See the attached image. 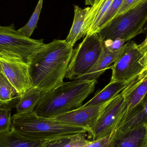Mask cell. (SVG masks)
Returning <instances> with one entry per match:
<instances>
[{
    "label": "cell",
    "instance_id": "3957f363",
    "mask_svg": "<svg viewBox=\"0 0 147 147\" xmlns=\"http://www.w3.org/2000/svg\"><path fill=\"white\" fill-rule=\"evenodd\" d=\"M11 129L32 140H49L88 133L85 129L53 119L38 116L34 112L17 113L11 117Z\"/></svg>",
    "mask_w": 147,
    "mask_h": 147
},
{
    "label": "cell",
    "instance_id": "5b68a950",
    "mask_svg": "<svg viewBox=\"0 0 147 147\" xmlns=\"http://www.w3.org/2000/svg\"><path fill=\"white\" fill-rule=\"evenodd\" d=\"M147 77V73L144 72L136 77L119 94L109 101L89 133L93 140L112 134L127 112L128 100L131 93Z\"/></svg>",
    "mask_w": 147,
    "mask_h": 147
},
{
    "label": "cell",
    "instance_id": "603a6c76",
    "mask_svg": "<svg viewBox=\"0 0 147 147\" xmlns=\"http://www.w3.org/2000/svg\"><path fill=\"white\" fill-rule=\"evenodd\" d=\"M143 1V0H123L121 5L112 19L114 17L123 14L129 9L136 7Z\"/></svg>",
    "mask_w": 147,
    "mask_h": 147
},
{
    "label": "cell",
    "instance_id": "30bf717a",
    "mask_svg": "<svg viewBox=\"0 0 147 147\" xmlns=\"http://www.w3.org/2000/svg\"><path fill=\"white\" fill-rule=\"evenodd\" d=\"M108 102L100 105L80 107L70 112L52 119L66 124L85 129L89 134Z\"/></svg>",
    "mask_w": 147,
    "mask_h": 147
},
{
    "label": "cell",
    "instance_id": "8fae6325",
    "mask_svg": "<svg viewBox=\"0 0 147 147\" xmlns=\"http://www.w3.org/2000/svg\"><path fill=\"white\" fill-rule=\"evenodd\" d=\"M110 147H146L147 124L121 133H112Z\"/></svg>",
    "mask_w": 147,
    "mask_h": 147
},
{
    "label": "cell",
    "instance_id": "cb8c5ba5",
    "mask_svg": "<svg viewBox=\"0 0 147 147\" xmlns=\"http://www.w3.org/2000/svg\"><path fill=\"white\" fill-rule=\"evenodd\" d=\"M111 135L94 140L90 141L86 147H110L111 144Z\"/></svg>",
    "mask_w": 147,
    "mask_h": 147
},
{
    "label": "cell",
    "instance_id": "5bb4252c",
    "mask_svg": "<svg viewBox=\"0 0 147 147\" xmlns=\"http://www.w3.org/2000/svg\"><path fill=\"white\" fill-rule=\"evenodd\" d=\"M130 81L110 82L102 90L96 93L91 100L82 105V107L100 105L107 102L119 94Z\"/></svg>",
    "mask_w": 147,
    "mask_h": 147
},
{
    "label": "cell",
    "instance_id": "7c38bea8",
    "mask_svg": "<svg viewBox=\"0 0 147 147\" xmlns=\"http://www.w3.org/2000/svg\"><path fill=\"white\" fill-rule=\"evenodd\" d=\"M113 1L98 0L90 7L85 20L84 36L98 32L101 21L109 9Z\"/></svg>",
    "mask_w": 147,
    "mask_h": 147
},
{
    "label": "cell",
    "instance_id": "4316f807",
    "mask_svg": "<svg viewBox=\"0 0 147 147\" xmlns=\"http://www.w3.org/2000/svg\"><path fill=\"white\" fill-rule=\"evenodd\" d=\"M146 147H147V144H146Z\"/></svg>",
    "mask_w": 147,
    "mask_h": 147
},
{
    "label": "cell",
    "instance_id": "9c48e42d",
    "mask_svg": "<svg viewBox=\"0 0 147 147\" xmlns=\"http://www.w3.org/2000/svg\"><path fill=\"white\" fill-rule=\"evenodd\" d=\"M0 68L20 97L32 87L28 64L19 56L0 53Z\"/></svg>",
    "mask_w": 147,
    "mask_h": 147
},
{
    "label": "cell",
    "instance_id": "7402d4cb",
    "mask_svg": "<svg viewBox=\"0 0 147 147\" xmlns=\"http://www.w3.org/2000/svg\"><path fill=\"white\" fill-rule=\"evenodd\" d=\"M86 138V133L74 136L63 147H85L90 142Z\"/></svg>",
    "mask_w": 147,
    "mask_h": 147
},
{
    "label": "cell",
    "instance_id": "d6986e66",
    "mask_svg": "<svg viewBox=\"0 0 147 147\" xmlns=\"http://www.w3.org/2000/svg\"><path fill=\"white\" fill-rule=\"evenodd\" d=\"M43 3V0H39L35 9L28 23L23 27L17 30L22 35L26 38H30L34 29L37 27V23L42 9Z\"/></svg>",
    "mask_w": 147,
    "mask_h": 147
},
{
    "label": "cell",
    "instance_id": "9a60e30c",
    "mask_svg": "<svg viewBox=\"0 0 147 147\" xmlns=\"http://www.w3.org/2000/svg\"><path fill=\"white\" fill-rule=\"evenodd\" d=\"M47 141L28 139L12 129L0 134V147H40Z\"/></svg>",
    "mask_w": 147,
    "mask_h": 147
},
{
    "label": "cell",
    "instance_id": "7a4b0ae2",
    "mask_svg": "<svg viewBox=\"0 0 147 147\" xmlns=\"http://www.w3.org/2000/svg\"><path fill=\"white\" fill-rule=\"evenodd\" d=\"M97 80L78 79L63 84L46 92L34 109L41 117L52 118L77 109L94 92Z\"/></svg>",
    "mask_w": 147,
    "mask_h": 147
},
{
    "label": "cell",
    "instance_id": "2e32d148",
    "mask_svg": "<svg viewBox=\"0 0 147 147\" xmlns=\"http://www.w3.org/2000/svg\"><path fill=\"white\" fill-rule=\"evenodd\" d=\"M74 16L73 24L69 33L65 40L66 42L74 47L77 41L84 37V24L86 17L90 7L83 9L78 5L74 6Z\"/></svg>",
    "mask_w": 147,
    "mask_h": 147
},
{
    "label": "cell",
    "instance_id": "44dd1931",
    "mask_svg": "<svg viewBox=\"0 0 147 147\" xmlns=\"http://www.w3.org/2000/svg\"><path fill=\"white\" fill-rule=\"evenodd\" d=\"M123 1V0H114L109 9L101 21L99 30L103 27L104 26L114 17V16L120 8V6L121 5Z\"/></svg>",
    "mask_w": 147,
    "mask_h": 147
},
{
    "label": "cell",
    "instance_id": "83f0119b",
    "mask_svg": "<svg viewBox=\"0 0 147 147\" xmlns=\"http://www.w3.org/2000/svg\"><path fill=\"white\" fill-rule=\"evenodd\" d=\"M98 1V0H97L96 1ZM96 2H95V3H96Z\"/></svg>",
    "mask_w": 147,
    "mask_h": 147
},
{
    "label": "cell",
    "instance_id": "f1b7e54d",
    "mask_svg": "<svg viewBox=\"0 0 147 147\" xmlns=\"http://www.w3.org/2000/svg\"></svg>",
    "mask_w": 147,
    "mask_h": 147
},
{
    "label": "cell",
    "instance_id": "ba28073f",
    "mask_svg": "<svg viewBox=\"0 0 147 147\" xmlns=\"http://www.w3.org/2000/svg\"><path fill=\"white\" fill-rule=\"evenodd\" d=\"M44 44L42 39H33L22 35L13 23L0 26V53L17 55L28 63L33 53Z\"/></svg>",
    "mask_w": 147,
    "mask_h": 147
},
{
    "label": "cell",
    "instance_id": "ac0fdd59",
    "mask_svg": "<svg viewBox=\"0 0 147 147\" xmlns=\"http://www.w3.org/2000/svg\"><path fill=\"white\" fill-rule=\"evenodd\" d=\"M46 92L32 87L21 97L16 106L17 113L32 112L36 105Z\"/></svg>",
    "mask_w": 147,
    "mask_h": 147
},
{
    "label": "cell",
    "instance_id": "e0dca14e",
    "mask_svg": "<svg viewBox=\"0 0 147 147\" xmlns=\"http://www.w3.org/2000/svg\"><path fill=\"white\" fill-rule=\"evenodd\" d=\"M20 98L19 93L0 68V107L16 108Z\"/></svg>",
    "mask_w": 147,
    "mask_h": 147
},
{
    "label": "cell",
    "instance_id": "ffe728a7",
    "mask_svg": "<svg viewBox=\"0 0 147 147\" xmlns=\"http://www.w3.org/2000/svg\"><path fill=\"white\" fill-rule=\"evenodd\" d=\"M11 108L0 107V134L11 130Z\"/></svg>",
    "mask_w": 147,
    "mask_h": 147
},
{
    "label": "cell",
    "instance_id": "484cf974",
    "mask_svg": "<svg viewBox=\"0 0 147 147\" xmlns=\"http://www.w3.org/2000/svg\"><path fill=\"white\" fill-rule=\"evenodd\" d=\"M97 0H85L86 5H91L92 6Z\"/></svg>",
    "mask_w": 147,
    "mask_h": 147
},
{
    "label": "cell",
    "instance_id": "d4e9b609",
    "mask_svg": "<svg viewBox=\"0 0 147 147\" xmlns=\"http://www.w3.org/2000/svg\"><path fill=\"white\" fill-rule=\"evenodd\" d=\"M71 137L72 136L49 140L46 142L40 147H63L70 140Z\"/></svg>",
    "mask_w": 147,
    "mask_h": 147
},
{
    "label": "cell",
    "instance_id": "8992f818",
    "mask_svg": "<svg viewBox=\"0 0 147 147\" xmlns=\"http://www.w3.org/2000/svg\"><path fill=\"white\" fill-rule=\"evenodd\" d=\"M147 46L129 41L114 64L108 69L112 73L110 82H128L147 70L145 53Z\"/></svg>",
    "mask_w": 147,
    "mask_h": 147
},
{
    "label": "cell",
    "instance_id": "6da1fadb",
    "mask_svg": "<svg viewBox=\"0 0 147 147\" xmlns=\"http://www.w3.org/2000/svg\"><path fill=\"white\" fill-rule=\"evenodd\" d=\"M73 50L65 40H54L37 49L27 63L32 87L47 92L63 84Z\"/></svg>",
    "mask_w": 147,
    "mask_h": 147
},
{
    "label": "cell",
    "instance_id": "52a82bcc",
    "mask_svg": "<svg viewBox=\"0 0 147 147\" xmlns=\"http://www.w3.org/2000/svg\"><path fill=\"white\" fill-rule=\"evenodd\" d=\"M104 42L97 33L87 34L74 49L65 78L79 79L96 63L100 57Z\"/></svg>",
    "mask_w": 147,
    "mask_h": 147
},
{
    "label": "cell",
    "instance_id": "4fadbf2b",
    "mask_svg": "<svg viewBox=\"0 0 147 147\" xmlns=\"http://www.w3.org/2000/svg\"><path fill=\"white\" fill-rule=\"evenodd\" d=\"M123 46L116 51H111L104 45L99 58L94 66L79 79L92 80H97L110 65L114 63L123 50Z\"/></svg>",
    "mask_w": 147,
    "mask_h": 147
},
{
    "label": "cell",
    "instance_id": "277c9868",
    "mask_svg": "<svg viewBox=\"0 0 147 147\" xmlns=\"http://www.w3.org/2000/svg\"><path fill=\"white\" fill-rule=\"evenodd\" d=\"M147 22V0L123 14L114 17L97 33L104 42L121 40L129 41L144 32Z\"/></svg>",
    "mask_w": 147,
    "mask_h": 147
}]
</instances>
